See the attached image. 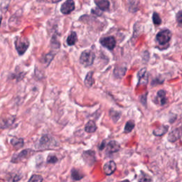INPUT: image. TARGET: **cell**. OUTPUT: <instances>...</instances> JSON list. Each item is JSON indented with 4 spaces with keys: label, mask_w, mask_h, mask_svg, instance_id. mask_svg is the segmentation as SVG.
I'll return each instance as SVG.
<instances>
[{
    "label": "cell",
    "mask_w": 182,
    "mask_h": 182,
    "mask_svg": "<svg viewBox=\"0 0 182 182\" xmlns=\"http://www.w3.org/2000/svg\"><path fill=\"white\" fill-rule=\"evenodd\" d=\"M172 38V33L169 29H165L158 33L156 36V40L159 44L164 45L167 43Z\"/></svg>",
    "instance_id": "3957f363"
},
{
    "label": "cell",
    "mask_w": 182,
    "mask_h": 182,
    "mask_svg": "<svg viewBox=\"0 0 182 182\" xmlns=\"http://www.w3.org/2000/svg\"><path fill=\"white\" fill-rule=\"evenodd\" d=\"M43 177L41 175L39 174H34L31 176L28 182H42Z\"/></svg>",
    "instance_id": "d4e9b609"
},
{
    "label": "cell",
    "mask_w": 182,
    "mask_h": 182,
    "mask_svg": "<svg viewBox=\"0 0 182 182\" xmlns=\"http://www.w3.org/2000/svg\"><path fill=\"white\" fill-rule=\"evenodd\" d=\"M84 176L85 175L80 171L76 169H73L71 170V177L74 181H80Z\"/></svg>",
    "instance_id": "ac0fdd59"
},
{
    "label": "cell",
    "mask_w": 182,
    "mask_h": 182,
    "mask_svg": "<svg viewBox=\"0 0 182 182\" xmlns=\"http://www.w3.org/2000/svg\"><path fill=\"white\" fill-rule=\"evenodd\" d=\"M105 142H102V143L101 144V145L100 146V150H102V149L103 148H105Z\"/></svg>",
    "instance_id": "f546056e"
},
{
    "label": "cell",
    "mask_w": 182,
    "mask_h": 182,
    "mask_svg": "<svg viewBox=\"0 0 182 182\" xmlns=\"http://www.w3.org/2000/svg\"><path fill=\"white\" fill-rule=\"evenodd\" d=\"M14 45L19 56H22L29 46V41L25 37L18 36L15 39Z\"/></svg>",
    "instance_id": "6da1fadb"
},
{
    "label": "cell",
    "mask_w": 182,
    "mask_h": 182,
    "mask_svg": "<svg viewBox=\"0 0 182 182\" xmlns=\"http://www.w3.org/2000/svg\"><path fill=\"white\" fill-rule=\"evenodd\" d=\"M176 20L178 21L179 24L181 25V21H182V14H181V12L179 11L178 14H176Z\"/></svg>",
    "instance_id": "f1b7e54d"
},
{
    "label": "cell",
    "mask_w": 182,
    "mask_h": 182,
    "mask_svg": "<svg viewBox=\"0 0 182 182\" xmlns=\"http://www.w3.org/2000/svg\"><path fill=\"white\" fill-rule=\"evenodd\" d=\"M181 137V128H176L173 130L169 134L167 137V140L169 142H172V143H174L177 140H179Z\"/></svg>",
    "instance_id": "30bf717a"
},
{
    "label": "cell",
    "mask_w": 182,
    "mask_h": 182,
    "mask_svg": "<svg viewBox=\"0 0 182 182\" xmlns=\"http://www.w3.org/2000/svg\"><path fill=\"white\" fill-rule=\"evenodd\" d=\"M110 117L113 120V121L116 123L118 121V120L120 119V115L121 114L119 112L116 111V110H110Z\"/></svg>",
    "instance_id": "cb8c5ba5"
},
{
    "label": "cell",
    "mask_w": 182,
    "mask_h": 182,
    "mask_svg": "<svg viewBox=\"0 0 182 182\" xmlns=\"http://www.w3.org/2000/svg\"><path fill=\"white\" fill-rule=\"evenodd\" d=\"M83 159L85 162V164H87V165L91 166H93L96 161L95 157V152L93 150H87L84 151L83 152L82 154Z\"/></svg>",
    "instance_id": "277c9868"
},
{
    "label": "cell",
    "mask_w": 182,
    "mask_h": 182,
    "mask_svg": "<svg viewBox=\"0 0 182 182\" xmlns=\"http://www.w3.org/2000/svg\"><path fill=\"white\" fill-rule=\"evenodd\" d=\"M152 20L153 23H154L155 25H159L162 24V19L160 18L159 15L158 14L157 12H154V14H153Z\"/></svg>",
    "instance_id": "484cf974"
},
{
    "label": "cell",
    "mask_w": 182,
    "mask_h": 182,
    "mask_svg": "<svg viewBox=\"0 0 182 182\" xmlns=\"http://www.w3.org/2000/svg\"><path fill=\"white\" fill-rule=\"evenodd\" d=\"M135 122L133 120H129V121L127 122L125 126H124V132L125 133H130L133 130V129L135 128Z\"/></svg>",
    "instance_id": "603a6c76"
},
{
    "label": "cell",
    "mask_w": 182,
    "mask_h": 182,
    "mask_svg": "<svg viewBox=\"0 0 182 182\" xmlns=\"http://www.w3.org/2000/svg\"><path fill=\"white\" fill-rule=\"evenodd\" d=\"M168 130H169L168 126L162 125L160 126L159 128L155 129V130L153 131V135L156 136V137H161V136L165 135V134L167 132Z\"/></svg>",
    "instance_id": "2e32d148"
},
{
    "label": "cell",
    "mask_w": 182,
    "mask_h": 182,
    "mask_svg": "<svg viewBox=\"0 0 182 182\" xmlns=\"http://www.w3.org/2000/svg\"><path fill=\"white\" fill-rule=\"evenodd\" d=\"M11 144L16 149L21 148L24 146V139L22 138L14 137L11 139Z\"/></svg>",
    "instance_id": "e0dca14e"
},
{
    "label": "cell",
    "mask_w": 182,
    "mask_h": 182,
    "mask_svg": "<svg viewBox=\"0 0 182 182\" xmlns=\"http://www.w3.org/2000/svg\"><path fill=\"white\" fill-rule=\"evenodd\" d=\"M94 83L93 72L91 71L87 74L85 78V85L87 87H91Z\"/></svg>",
    "instance_id": "d6986e66"
},
{
    "label": "cell",
    "mask_w": 182,
    "mask_h": 182,
    "mask_svg": "<svg viewBox=\"0 0 182 182\" xmlns=\"http://www.w3.org/2000/svg\"><path fill=\"white\" fill-rule=\"evenodd\" d=\"M117 166L114 161H109L105 164L103 169L106 175H111L115 172Z\"/></svg>",
    "instance_id": "7c38bea8"
},
{
    "label": "cell",
    "mask_w": 182,
    "mask_h": 182,
    "mask_svg": "<svg viewBox=\"0 0 182 182\" xmlns=\"http://www.w3.org/2000/svg\"><path fill=\"white\" fill-rule=\"evenodd\" d=\"M78 41V36L76 32H71L67 38V43L69 46H73L76 44V41Z\"/></svg>",
    "instance_id": "44dd1931"
},
{
    "label": "cell",
    "mask_w": 182,
    "mask_h": 182,
    "mask_svg": "<svg viewBox=\"0 0 182 182\" xmlns=\"http://www.w3.org/2000/svg\"><path fill=\"white\" fill-rule=\"evenodd\" d=\"M75 9L73 0H66L61 6V12L63 14H69Z\"/></svg>",
    "instance_id": "8992f818"
},
{
    "label": "cell",
    "mask_w": 182,
    "mask_h": 182,
    "mask_svg": "<svg viewBox=\"0 0 182 182\" xmlns=\"http://www.w3.org/2000/svg\"><path fill=\"white\" fill-rule=\"evenodd\" d=\"M120 182H130L129 180H124V181H120Z\"/></svg>",
    "instance_id": "4dcf8cb0"
},
{
    "label": "cell",
    "mask_w": 182,
    "mask_h": 182,
    "mask_svg": "<svg viewBox=\"0 0 182 182\" xmlns=\"http://www.w3.org/2000/svg\"><path fill=\"white\" fill-rule=\"evenodd\" d=\"M97 6L100 11H108L110 8V2L108 0H100L97 3Z\"/></svg>",
    "instance_id": "ffe728a7"
},
{
    "label": "cell",
    "mask_w": 182,
    "mask_h": 182,
    "mask_svg": "<svg viewBox=\"0 0 182 182\" xmlns=\"http://www.w3.org/2000/svg\"><path fill=\"white\" fill-rule=\"evenodd\" d=\"M120 145L119 143L117 141H115V140H112V141H110L107 143L105 153H106V154H112L115 152H117L118 151H120Z\"/></svg>",
    "instance_id": "ba28073f"
},
{
    "label": "cell",
    "mask_w": 182,
    "mask_h": 182,
    "mask_svg": "<svg viewBox=\"0 0 182 182\" xmlns=\"http://www.w3.org/2000/svg\"><path fill=\"white\" fill-rule=\"evenodd\" d=\"M2 17H0V25H1V22H2Z\"/></svg>",
    "instance_id": "1f68e13d"
},
{
    "label": "cell",
    "mask_w": 182,
    "mask_h": 182,
    "mask_svg": "<svg viewBox=\"0 0 182 182\" xmlns=\"http://www.w3.org/2000/svg\"><path fill=\"white\" fill-rule=\"evenodd\" d=\"M54 54H47L45 57V61H48V63H49L52 61L53 58H54Z\"/></svg>",
    "instance_id": "83f0119b"
},
{
    "label": "cell",
    "mask_w": 182,
    "mask_h": 182,
    "mask_svg": "<svg viewBox=\"0 0 182 182\" xmlns=\"http://www.w3.org/2000/svg\"><path fill=\"white\" fill-rule=\"evenodd\" d=\"M157 102L160 105H164L166 103V92L161 90V91L157 92Z\"/></svg>",
    "instance_id": "5bb4252c"
},
{
    "label": "cell",
    "mask_w": 182,
    "mask_h": 182,
    "mask_svg": "<svg viewBox=\"0 0 182 182\" xmlns=\"http://www.w3.org/2000/svg\"><path fill=\"white\" fill-rule=\"evenodd\" d=\"M177 182H178V181H177Z\"/></svg>",
    "instance_id": "d6a6232c"
},
{
    "label": "cell",
    "mask_w": 182,
    "mask_h": 182,
    "mask_svg": "<svg viewBox=\"0 0 182 182\" xmlns=\"http://www.w3.org/2000/svg\"><path fill=\"white\" fill-rule=\"evenodd\" d=\"M53 138L50 137L49 135H43L42 137L41 138V139L39 140V149H43V150H45V149H51V147L53 146V144H56L54 142H52Z\"/></svg>",
    "instance_id": "5b68a950"
},
{
    "label": "cell",
    "mask_w": 182,
    "mask_h": 182,
    "mask_svg": "<svg viewBox=\"0 0 182 182\" xmlns=\"http://www.w3.org/2000/svg\"><path fill=\"white\" fill-rule=\"evenodd\" d=\"M58 162V158L55 155L50 154L47 157V162L49 164H55Z\"/></svg>",
    "instance_id": "4316f807"
},
{
    "label": "cell",
    "mask_w": 182,
    "mask_h": 182,
    "mask_svg": "<svg viewBox=\"0 0 182 182\" xmlns=\"http://www.w3.org/2000/svg\"><path fill=\"white\" fill-rule=\"evenodd\" d=\"M100 42L101 43V45H102L104 47L107 48V49L109 50L114 49L116 46V40L113 36H108L102 38L100 39Z\"/></svg>",
    "instance_id": "52a82bcc"
},
{
    "label": "cell",
    "mask_w": 182,
    "mask_h": 182,
    "mask_svg": "<svg viewBox=\"0 0 182 182\" xmlns=\"http://www.w3.org/2000/svg\"><path fill=\"white\" fill-rule=\"evenodd\" d=\"M139 77V85H145L148 83V74L146 69H142L138 73Z\"/></svg>",
    "instance_id": "4fadbf2b"
},
{
    "label": "cell",
    "mask_w": 182,
    "mask_h": 182,
    "mask_svg": "<svg viewBox=\"0 0 182 182\" xmlns=\"http://www.w3.org/2000/svg\"><path fill=\"white\" fill-rule=\"evenodd\" d=\"M95 54L90 50L84 51L80 55V63L84 66H90L93 64L95 60Z\"/></svg>",
    "instance_id": "7a4b0ae2"
},
{
    "label": "cell",
    "mask_w": 182,
    "mask_h": 182,
    "mask_svg": "<svg viewBox=\"0 0 182 182\" xmlns=\"http://www.w3.org/2000/svg\"><path fill=\"white\" fill-rule=\"evenodd\" d=\"M15 117L13 116L2 117L0 118V129H6L12 125L14 122Z\"/></svg>",
    "instance_id": "8fae6325"
},
{
    "label": "cell",
    "mask_w": 182,
    "mask_h": 182,
    "mask_svg": "<svg viewBox=\"0 0 182 182\" xmlns=\"http://www.w3.org/2000/svg\"><path fill=\"white\" fill-rule=\"evenodd\" d=\"M97 125L93 120H90L85 126V131L87 133H93L97 130Z\"/></svg>",
    "instance_id": "9a60e30c"
},
{
    "label": "cell",
    "mask_w": 182,
    "mask_h": 182,
    "mask_svg": "<svg viewBox=\"0 0 182 182\" xmlns=\"http://www.w3.org/2000/svg\"><path fill=\"white\" fill-rule=\"evenodd\" d=\"M33 152L32 150H24L23 151H21L20 153L19 154L14 155V157H12V162H19L20 161H22L24 159H26V158H28V157L32 154V153Z\"/></svg>",
    "instance_id": "9c48e42d"
},
{
    "label": "cell",
    "mask_w": 182,
    "mask_h": 182,
    "mask_svg": "<svg viewBox=\"0 0 182 182\" xmlns=\"http://www.w3.org/2000/svg\"><path fill=\"white\" fill-rule=\"evenodd\" d=\"M138 182H152V179L150 175L142 171Z\"/></svg>",
    "instance_id": "7402d4cb"
}]
</instances>
